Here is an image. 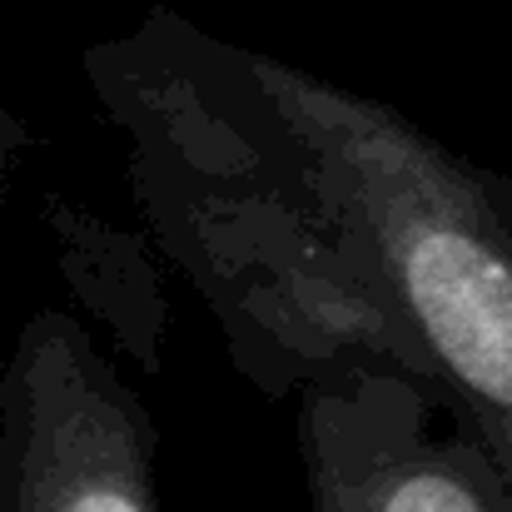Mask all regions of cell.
<instances>
[{
    "label": "cell",
    "mask_w": 512,
    "mask_h": 512,
    "mask_svg": "<svg viewBox=\"0 0 512 512\" xmlns=\"http://www.w3.org/2000/svg\"><path fill=\"white\" fill-rule=\"evenodd\" d=\"M85 70L130 140V184L160 249L259 393L289 398L353 363L428 388L358 224L264 90L254 50L155 5L130 35L95 45Z\"/></svg>",
    "instance_id": "6da1fadb"
},
{
    "label": "cell",
    "mask_w": 512,
    "mask_h": 512,
    "mask_svg": "<svg viewBox=\"0 0 512 512\" xmlns=\"http://www.w3.org/2000/svg\"><path fill=\"white\" fill-rule=\"evenodd\" d=\"M254 65L358 224L428 388L512 493V179L363 90L264 50Z\"/></svg>",
    "instance_id": "7a4b0ae2"
},
{
    "label": "cell",
    "mask_w": 512,
    "mask_h": 512,
    "mask_svg": "<svg viewBox=\"0 0 512 512\" xmlns=\"http://www.w3.org/2000/svg\"><path fill=\"white\" fill-rule=\"evenodd\" d=\"M160 433L80 319H25L0 378V512H160Z\"/></svg>",
    "instance_id": "3957f363"
},
{
    "label": "cell",
    "mask_w": 512,
    "mask_h": 512,
    "mask_svg": "<svg viewBox=\"0 0 512 512\" xmlns=\"http://www.w3.org/2000/svg\"><path fill=\"white\" fill-rule=\"evenodd\" d=\"M309 512H512L508 483L433 388L353 363L299 388Z\"/></svg>",
    "instance_id": "277c9868"
}]
</instances>
